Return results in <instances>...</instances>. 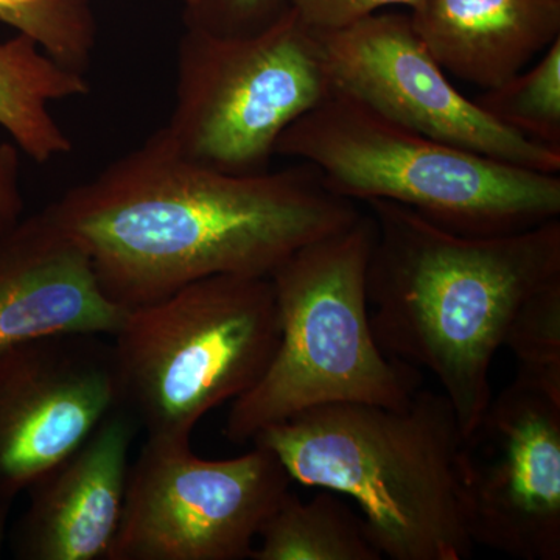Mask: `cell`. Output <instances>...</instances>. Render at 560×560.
<instances>
[{
  "instance_id": "603a6c76",
  "label": "cell",
  "mask_w": 560,
  "mask_h": 560,
  "mask_svg": "<svg viewBox=\"0 0 560 560\" xmlns=\"http://www.w3.org/2000/svg\"><path fill=\"white\" fill-rule=\"evenodd\" d=\"M191 2H194V0H184V3H186V5H190Z\"/></svg>"
},
{
  "instance_id": "30bf717a",
  "label": "cell",
  "mask_w": 560,
  "mask_h": 560,
  "mask_svg": "<svg viewBox=\"0 0 560 560\" xmlns=\"http://www.w3.org/2000/svg\"><path fill=\"white\" fill-rule=\"evenodd\" d=\"M463 471L475 545L560 559V397L515 377L464 440Z\"/></svg>"
},
{
  "instance_id": "4fadbf2b",
  "label": "cell",
  "mask_w": 560,
  "mask_h": 560,
  "mask_svg": "<svg viewBox=\"0 0 560 560\" xmlns=\"http://www.w3.org/2000/svg\"><path fill=\"white\" fill-rule=\"evenodd\" d=\"M127 313L46 209L0 237V352L54 335L113 337Z\"/></svg>"
},
{
  "instance_id": "277c9868",
  "label": "cell",
  "mask_w": 560,
  "mask_h": 560,
  "mask_svg": "<svg viewBox=\"0 0 560 560\" xmlns=\"http://www.w3.org/2000/svg\"><path fill=\"white\" fill-rule=\"evenodd\" d=\"M275 154L312 165L346 200L396 202L470 237L515 234L560 217L559 175L420 135L335 84L280 135Z\"/></svg>"
},
{
  "instance_id": "9c48e42d",
  "label": "cell",
  "mask_w": 560,
  "mask_h": 560,
  "mask_svg": "<svg viewBox=\"0 0 560 560\" xmlns=\"http://www.w3.org/2000/svg\"><path fill=\"white\" fill-rule=\"evenodd\" d=\"M316 33L331 83L388 119L490 160L559 175L560 151L503 127L453 86L415 32L410 13L378 11Z\"/></svg>"
},
{
  "instance_id": "d6986e66",
  "label": "cell",
  "mask_w": 560,
  "mask_h": 560,
  "mask_svg": "<svg viewBox=\"0 0 560 560\" xmlns=\"http://www.w3.org/2000/svg\"><path fill=\"white\" fill-rule=\"evenodd\" d=\"M504 348L517 360L515 377L560 397V279L523 304Z\"/></svg>"
},
{
  "instance_id": "ac0fdd59",
  "label": "cell",
  "mask_w": 560,
  "mask_h": 560,
  "mask_svg": "<svg viewBox=\"0 0 560 560\" xmlns=\"http://www.w3.org/2000/svg\"><path fill=\"white\" fill-rule=\"evenodd\" d=\"M0 24L31 36L55 61L84 73L97 46L91 0H0Z\"/></svg>"
},
{
  "instance_id": "44dd1931",
  "label": "cell",
  "mask_w": 560,
  "mask_h": 560,
  "mask_svg": "<svg viewBox=\"0 0 560 560\" xmlns=\"http://www.w3.org/2000/svg\"><path fill=\"white\" fill-rule=\"evenodd\" d=\"M420 0H290L302 21L315 32H331L378 13L386 7L415 9Z\"/></svg>"
},
{
  "instance_id": "5bb4252c",
  "label": "cell",
  "mask_w": 560,
  "mask_h": 560,
  "mask_svg": "<svg viewBox=\"0 0 560 560\" xmlns=\"http://www.w3.org/2000/svg\"><path fill=\"white\" fill-rule=\"evenodd\" d=\"M410 18L444 72L482 90L517 75L560 38V0H420Z\"/></svg>"
},
{
  "instance_id": "ffe728a7",
  "label": "cell",
  "mask_w": 560,
  "mask_h": 560,
  "mask_svg": "<svg viewBox=\"0 0 560 560\" xmlns=\"http://www.w3.org/2000/svg\"><path fill=\"white\" fill-rule=\"evenodd\" d=\"M290 7V0H194L186 5L184 22L217 35H253L278 21Z\"/></svg>"
},
{
  "instance_id": "8fae6325",
  "label": "cell",
  "mask_w": 560,
  "mask_h": 560,
  "mask_svg": "<svg viewBox=\"0 0 560 560\" xmlns=\"http://www.w3.org/2000/svg\"><path fill=\"white\" fill-rule=\"evenodd\" d=\"M116 407L103 335H54L0 352V544L14 500Z\"/></svg>"
},
{
  "instance_id": "ba28073f",
  "label": "cell",
  "mask_w": 560,
  "mask_h": 560,
  "mask_svg": "<svg viewBox=\"0 0 560 560\" xmlns=\"http://www.w3.org/2000/svg\"><path fill=\"white\" fill-rule=\"evenodd\" d=\"M278 456L254 444L232 459L198 458L191 441L147 438L128 471L106 560H245L291 488Z\"/></svg>"
},
{
  "instance_id": "7c38bea8",
  "label": "cell",
  "mask_w": 560,
  "mask_h": 560,
  "mask_svg": "<svg viewBox=\"0 0 560 560\" xmlns=\"http://www.w3.org/2000/svg\"><path fill=\"white\" fill-rule=\"evenodd\" d=\"M139 425L125 408L103 418L79 447L28 486L10 536L21 560H106L119 529Z\"/></svg>"
},
{
  "instance_id": "9a60e30c",
  "label": "cell",
  "mask_w": 560,
  "mask_h": 560,
  "mask_svg": "<svg viewBox=\"0 0 560 560\" xmlns=\"http://www.w3.org/2000/svg\"><path fill=\"white\" fill-rule=\"evenodd\" d=\"M90 92L84 73L55 61L31 36L16 33L0 43V128L38 164L73 149L72 139L51 114V103Z\"/></svg>"
},
{
  "instance_id": "6da1fadb",
  "label": "cell",
  "mask_w": 560,
  "mask_h": 560,
  "mask_svg": "<svg viewBox=\"0 0 560 560\" xmlns=\"http://www.w3.org/2000/svg\"><path fill=\"white\" fill-rule=\"evenodd\" d=\"M46 212L86 250L106 296L132 308L212 276L271 278L363 209L304 162L231 175L183 156L160 128Z\"/></svg>"
},
{
  "instance_id": "5b68a950",
  "label": "cell",
  "mask_w": 560,
  "mask_h": 560,
  "mask_svg": "<svg viewBox=\"0 0 560 560\" xmlns=\"http://www.w3.org/2000/svg\"><path fill=\"white\" fill-rule=\"evenodd\" d=\"M375 223L368 210L272 272L279 342L259 382L231 404L224 436L245 444L260 430L330 404L399 408L420 388L419 370L375 340L366 278Z\"/></svg>"
},
{
  "instance_id": "7a4b0ae2",
  "label": "cell",
  "mask_w": 560,
  "mask_h": 560,
  "mask_svg": "<svg viewBox=\"0 0 560 560\" xmlns=\"http://www.w3.org/2000/svg\"><path fill=\"white\" fill-rule=\"evenodd\" d=\"M364 206L375 223L366 278L375 340L433 374L466 440L492 399L490 371L515 316L560 279V220L470 237L396 202Z\"/></svg>"
},
{
  "instance_id": "3957f363",
  "label": "cell",
  "mask_w": 560,
  "mask_h": 560,
  "mask_svg": "<svg viewBox=\"0 0 560 560\" xmlns=\"http://www.w3.org/2000/svg\"><path fill=\"white\" fill-rule=\"evenodd\" d=\"M250 442L275 453L291 481L355 501L383 559H470L464 434L441 390L419 388L399 408L320 405Z\"/></svg>"
},
{
  "instance_id": "7402d4cb",
  "label": "cell",
  "mask_w": 560,
  "mask_h": 560,
  "mask_svg": "<svg viewBox=\"0 0 560 560\" xmlns=\"http://www.w3.org/2000/svg\"><path fill=\"white\" fill-rule=\"evenodd\" d=\"M21 151L11 140L0 143V237L22 220Z\"/></svg>"
},
{
  "instance_id": "52a82bcc",
  "label": "cell",
  "mask_w": 560,
  "mask_h": 560,
  "mask_svg": "<svg viewBox=\"0 0 560 560\" xmlns=\"http://www.w3.org/2000/svg\"><path fill=\"white\" fill-rule=\"evenodd\" d=\"M176 70L162 132L183 156L231 175L267 172L280 135L334 86L318 33L291 7L253 35L186 25Z\"/></svg>"
},
{
  "instance_id": "8992f818",
  "label": "cell",
  "mask_w": 560,
  "mask_h": 560,
  "mask_svg": "<svg viewBox=\"0 0 560 560\" xmlns=\"http://www.w3.org/2000/svg\"><path fill=\"white\" fill-rule=\"evenodd\" d=\"M119 407L147 438L191 441L206 415L248 393L279 342L270 278L212 276L128 308L113 335Z\"/></svg>"
},
{
  "instance_id": "2e32d148",
  "label": "cell",
  "mask_w": 560,
  "mask_h": 560,
  "mask_svg": "<svg viewBox=\"0 0 560 560\" xmlns=\"http://www.w3.org/2000/svg\"><path fill=\"white\" fill-rule=\"evenodd\" d=\"M250 560H382L360 514L337 492L311 501L287 492L264 523Z\"/></svg>"
},
{
  "instance_id": "e0dca14e",
  "label": "cell",
  "mask_w": 560,
  "mask_h": 560,
  "mask_svg": "<svg viewBox=\"0 0 560 560\" xmlns=\"http://www.w3.org/2000/svg\"><path fill=\"white\" fill-rule=\"evenodd\" d=\"M474 102L511 131L560 151V38L534 68L485 90Z\"/></svg>"
}]
</instances>
